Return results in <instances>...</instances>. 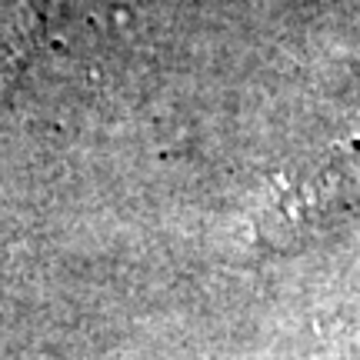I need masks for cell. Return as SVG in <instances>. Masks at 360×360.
I'll return each instance as SVG.
<instances>
[{"mask_svg":"<svg viewBox=\"0 0 360 360\" xmlns=\"http://www.w3.org/2000/svg\"><path fill=\"white\" fill-rule=\"evenodd\" d=\"M360 200V150L327 157L314 170L287 180L260 204L250 233L260 247H294L327 231Z\"/></svg>","mask_w":360,"mask_h":360,"instance_id":"cell-1","label":"cell"}]
</instances>
